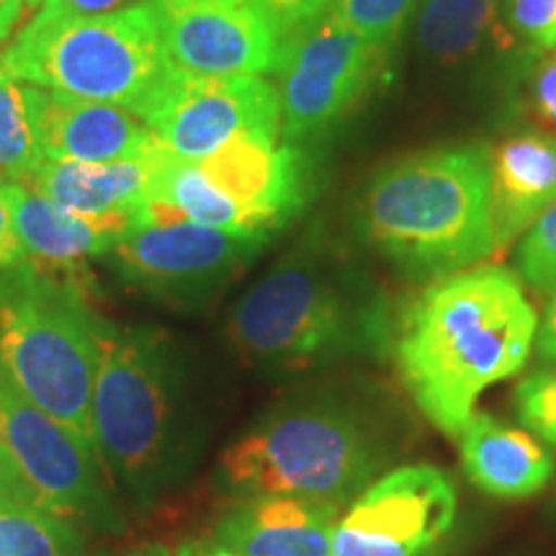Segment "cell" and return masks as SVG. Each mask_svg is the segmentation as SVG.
<instances>
[{"instance_id":"8","label":"cell","mask_w":556,"mask_h":556,"mask_svg":"<svg viewBox=\"0 0 556 556\" xmlns=\"http://www.w3.org/2000/svg\"><path fill=\"white\" fill-rule=\"evenodd\" d=\"M309 197L312 165L299 144L240 137L204 160L163 150L152 201L197 225L274 238Z\"/></svg>"},{"instance_id":"31","label":"cell","mask_w":556,"mask_h":556,"mask_svg":"<svg viewBox=\"0 0 556 556\" xmlns=\"http://www.w3.org/2000/svg\"><path fill=\"white\" fill-rule=\"evenodd\" d=\"M268 5L270 16L278 24V29L289 34L296 26L307 24V21L317 18L319 13H325L332 5V0H263Z\"/></svg>"},{"instance_id":"35","label":"cell","mask_w":556,"mask_h":556,"mask_svg":"<svg viewBox=\"0 0 556 556\" xmlns=\"http://www.w3.org/2000/svg\"><path fill=\"white\" fill-rule=\"evenodd\" d=\"M176 556H238V554L227 552V548L217 544L214 539H206V541H189V544L178 548Z\"/></svg>"},{"instance_id":"36","label":"cell","mask_w":556,"mask_h":556,"mask_svg":"<svg viewBox=\"0 0 556 556\" xmlns=\"http://www.w3.org/2000/svg\"><path fill=\"white\" fill-rule=\"evenodd\" d=\"M131 556H173L168 548H163V546H150V548H142V552H137V554H131Z\"/></svg>"},{"instance_id":"25","label":"cell","mask_w":556,"mask_h":556,"mask_svg":"<svg viewBox=\"0 0 556 556\" xmlns=\"http://www.w3.org/2000/svg\"><path fill=\"white\" fill-rule=\"evenodd\" d=\"M518 270L533 294L548 296L556 291V201L520 238Z\"/></svg>"},{"instance_id":"10","label":"cell","mask_w":556,"mask_h":556,"mask_svg":"<svg viewBox=\"0 0 556 556\" xmlns=\"http://www.w3.org/2000/svg\"><path fill=\"white\" fill-rule=\"evenodd\" d=\"M139 119L168 155L204 160L240 137L278 142L281 99L261 75L206 78L173 67Z\"/></svg>"},{"instance_id":"23","label":"cell","mask_w":556,"mask_h":556,"mask_svg":"<svg viewBox=\"0 0 556 556\" xmlns=\"http://www.w3.org/2000/svg\"><path fill=\"white\" fill-rule=\"evenodd\" d=\"M41 160L45 155L26 111L24 86L0 67V184L29 180Z\"/></svg>"},{"instance_id":"22","label":"cell","mask_w":556,"mask_h":556,"mask_svg":"<svg viewBox=\"0 0 556 556\" xmlns=\"http://www.w3.org/2000/svg\"><path fill=\"white\" fill-rule=\"evenodd\" d=\"M83 539L73 520L45 505L0 510V556H80Z\"/></svg>"},{"instance_id":"5","label":"cell","mask_w":556,"mask_h":556,"mask_svg":"<svg viewBox=\"0 0 556 556\" xmlns=\"http://www.w3.org/2000/svg\"><path fill=\"white\" fill-rule=\"evenodd\" d=\"M101 315L80 281L26 258L0 274V366L34 405L93 446Z\"/></svg>"},{"instance_id":"38","label":"cell","mask_w":556,"mask_h":556,"mask_svg":"<svg viewBox=\"0 0 556 556\" xmlns=\"http://www.w3.org/2000/svg\"><path fill=\"white\" fill-rule=\"evenodd\" d=\"M0 67H3V58H0Z\"/></svg>"},{"instance_id":"16","label":"cell","mask_w":556,"mask_h":556,"mask_svg":"<svg viewBox=\"0 0 556 556\" xmlns=\"http://www.w3.org/2000/svg\"><path fill=\"white\" fill-rule=\"evenodd\" d=\"M340 505L299 495H248L214 528V541L238 556H332Z\"/></svg>"},{"instance_id":"11","label":"cell","mask_w":556,"mask_h":556,"mask_svg":"<svg viewBox=\"0 0 556 556\" xmlns=\"http://www.w3.org/2000/svg\"><path fill=\"white\" fill-rule=\"evenodd\" d=\"M268 240L176 219L127 229L109 258L116 274L144 294L176 307H199L227 287Z\"/></svg>"},{"instance_id":"3","label":"cell","mask_w":556,"mask_h":556,"mask_svg":"<svg viewBox=\"0 0 556 556\" xmlns=\"http://www.w3.org/2000/svg\"><path fill=\"white\" fill-rule=\"evenodd\" d=\"M356 232L409 281H438L495 255L490 155L430 148L392 160L366 180Z\"/></svg>"},{"instance_id":"26","label":"cell","mask_w":556,"mask_h":556,"mask_svg":"<svg viewBox=\"0 0 556 556\" xmlns=\"http://www.w3.org/2000/svg\"><path fill=\"white\" fill-rule=\"evenodd\" d=\"M533 52L518 78V103L539 131L556 135V50Z\"/></svg>"},{"instance_id":"14","label":"cell","mask_w":556,"mask_h":556,"mask_svg":"<svg viewBox=\"0 0 556 556\" xmlns=\"http://www.w3.org/2000/svg\"><path fill=\"white\" fill-rule=\"evenodd\" d=\"M170 65L206 78L276 70L281 29L263 0H148Z\"/></svg>"},{"instance_id":"27","label":"cell","mask_w":556,"mask_h":556,"mask_svg":"<svg viewBox=\"0 0 556 556\" xmlns=\"http://www.w3.org/2000/svg\"><path fill=\"white\" fill-rule=\"evenodd\" d=\"M500 18L505 31L531 50H556V0H500Z\"/></svg>"},{"instance_id":"2","label":"cell","mask_w":556,"mask_h":556,"mask_svg":"<svg viewBox=\"0 0 556 556\" xmlns=\"http://www.w3.org/2000/svg\"><path fill=\"white\" fill-rule=\"evenodd\" d=\"M392 302L351 250L315 225L235 304L227 338L274 371H307L381 356L394 338Z\"/></svg>"},{"instance_id":"20","label":"cell","mask_w":556,"mask_h":556,"mask_svg":"<svg viewBox=\"0 0 556 556\" xmlns=\"http://www.w3.org/2000/svg\"><path fill=\"white\" fill-rule=\"evenodd\" d=\"M469 482L497 500H528L552 482L554 458L526 430L471 415L456 438Z\"/></svg>"},{"instance_id":"32","label":"cell","mask_w":556,"mask_h":556,"mask_svg":"<svg viewBox=\"0 0 556 556\" xmlns=\"http://www.w3.org/2000/svg\"><path fill=\"white\" fill-rule=\"evenodd\" d=\"M26 258H29V255H26L16 229H13L11 212L9 206H5V199L0 197V274L13 266H18V263H24Z\"/></svg>"},{"instance_id":"21","label":"cell","mask_w":556,"mask_h":556,"mask_svg":"<svg viewBox=\"0 0 556 556\" xmlns=\"http://www.w3.org/2000/svg\"><path fill=\"white\" fill-rule=\"evenodd\" d=\"M500 0H417L415 39L430 60L454 65L500 31Z\"/></svg>"},{"instance_id":"33","label":"cell","mask_w":556,"mask_h":556,"mask_svg":"<svg viewBox=\"0 0 556 556\" xmlns=\"http://www.w3.org/2000/svg\"><path fill=\"white\" fill-rule=\"evenodd\" d=\"M536 348L541 358L548 361V364H556V291L548 294L544 317L539 319Z\"/></svg>"},{"instance_id":"4","label":"cell","mask_w":556,"mask_h":556,"mask_svg":"<svg viewBox=\"0 0 556 556\" xmlns=\"http://www.w3.org/2000/svg\"><path fill=\"white\" fill-rule=\"evenodd\" d=\"M90 417L96 454L129 495L148 503L184 475V384L163 332L103 319Z\"/></svg>"},{"instance_id":"17","label":"cell","mask_w":556,"mask_h":556,"mask_svg":"<svg viewBox=\"0 0 556 556\" xmlns=\"http://www.w3.org/2000/svg\"><path fill=\"white\" fill-rule=\"evenodd\" d=\"M13 229L31 261L58 268H78L83 261L109 255L114 242L139 222V208L119 217H83L67 212L24 180L0 184Z\"/></svg>"},{"instance_id":"6","label":"cell","mask_w":556,"mask_h":556,"mask_svg":"<svg viewBox=\"0 0 556 556\" xmlns=\"http://www.w3.org/2000/svg\"><path fill=\"white\" fill-rule=\"evenodd\" d=\"M381 435L338 402H304L263 417L219 458L240 495H299L343 505L387 464Z\"/></svg>"},{"instance_id":"19","label":"cell","mask_w":556,"mask_h":556,"mask_svg":"<svg viewBox=\"0 0 556 556\" xmlns=\"http://www.w3.org/2000/svg\"><path fill=\"white\" fill-rule=\"evenodd\" d=\"M160 155L163 148L148 157L119 160V163L41 160L37 173L24 184L83 217H119L152 201Z\"/></svg>"},{"instance_id":"9","label":"cell","mask_w":556,"mask_h":556,"mask_svg":"<svg viewBox=\"0 0 556 556\" xmlns=\"http://www.w3.org/2000/svg\"><path fill=\"white\" fill-rule=\"evenodd\" d=\"M387 52L330 11L283 34L276 62L283 142L302 148L338 127L371 90Z\"/></svg>"},{"instance_id":"1","label":"cell","mask_w":556,"mask_h":556,"mask_svg":"<svg viewBox=\"0 0 556 556\" xmlns=\"http://www.w3.org/2000/svg\"><path fill=\"white\" fill-rule=\"evenodd\" d=\"M539 317L503 266L430 281L394 323L402 384L438 430L462 435L486 387L516 377L536 343Z\"/></svg>"},{"instance_id":"34","label":"cell","mask_w":556,"mask_h":556,"mask_svg":"<svg viewBox=\"0 0 556 556\" xmlns=\"http://www.w3.org/2000/svg\"><path fill=\"white\" fill-rule=\"evenodd\" d=\"M26 0H0V39H9L16 29Z\"/></svg>"},{"instance_id":"24","label":"cell","mask_w":556,"mask_h":556,"mask_svg":"<svg viewBox=\"0 0 556 556\" xmlns=\"http://www.w3.org/2000/svg\"><path fill=\"white\" fill-rule=\"evenodd\" d=\"M417 0H332L330 13L368 45L389 50L400 39Z\"/></svg>"},{"instance_id":"29","label":"cell","mask_w":556,"mask_h":556,"mask_svg":"<svg viewBox=\"0 0 556 556\" xmlns=\"http://www.w3.org/2000/svg\"><path fill=\"white\" fill-rule=\"evenodd\" d=\"M127 0H45L34 18L39 21H60V18H88L103 16L124 9Z\"/></svg>"},{"instance_id":"30","label":"cell","mask_w":556,"mask_h":556,"mask_svg":"<svg viewBox=\"0 0 556 556\" xmlns=\"http://www.w3.org/2000/svg\"><path fill=\"white\" fill-rule=\"evenodd\" d=\"M13 505H41L37 492L26 482L9 451L0 443V510Z\"/></svg>"},{"instance_id":"37","label":"cell","mask_w":556,"mask_h":556,"mask_svg":"<svg viewBox=\"0 0 556 556\" xmlns=\"http://www.w3.org/2000/svg\"><path fill=\"white\" fill-rule=\"evenodd\" d=\"M39 3H45V0H26L24 9L26 11H39Z\"/></svg>"},{"instance_id":"7","label":"cell","mask_w":556,"mask_h":556,"mask_svg":"<svg viewBox=\"0 0 556 556\" xmlns=\"http://www.w3.org/2000/svg\"><path fill=\"white\" fill-rule=\"evenodd\" d=\"M3 67L18 83L137 116L173 70L150 3L88 18H31L3 52Z\"/></svg>"},{"instance_id":"18","label":"cell","mask_w":556,"mask_h":556,"mask_svg":"<svg viewBox=\"0 0 556 556\" xmlns=\"http://www.w3.org/2000/svg\"><path fill=\"white\" fill-rule=\"evenodd\" d=\"M490 155V206L495 253L523 238L556 201V135L520 131Z\"/></svg>"},{"instance_id":"13","label":"cell","mask_w":556,"mask_h":556,"mask_svg":"<svg viewBox=\"0 0 556 556\" xmlns=\"http://www.w3.org/2000/svg\"><path fill=\"white\" fill-rule=\"evenodd\" d=\"M458 497L430 464L387 471L338 520L332 556H430L446 541Z\"/></svg>"},{"instance_id":"28","label":"cell","mask_w":556,"mask_h":556,"mask_svg":"<svg viewBox=\"0 0 556 556\" xmlns=\"http://www.w3.org/2000/svg\"><path fill=\"white\" fill-rule=\"evenodd\" d=\"M518 417L541 441L556 446V368L531 374L516 389Z\"/></svg>"},{"instance_id":"12","label":"cell","mask_w":556,"mask_h":556,"mask_svg":"<svg viewBox=\"0 0 556 556\" xmlns=\"http://www.w3.org/2000/svg\"><path fill=\"white\" fill-rule=\"evenodd\" d=\"M0 443L9 451L39 503L65 518L114 526L96 448L86 438L34 405L0 366Z\"/></svg>"},{"instance_id":"15","label":"cell","mask_w":556,"mask_h":556,"mask_svg":"<svg viewBox=\"0 0 556 556\" xmlns=\"http://www.w3.org/2000/svg\"><path fill=\"white\" fill-rule=\"evenodd\" d=\"M24 86V101L45 160L119 163L148 157L160 144L144 122L114 103L83 101L60 90Z\"/></svg>"}]
</instances>
